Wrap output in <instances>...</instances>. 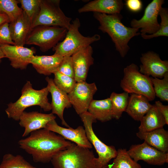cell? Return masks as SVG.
<instances>
[{
  "label": "cell",
  "instance_id": "6da1fadb",
  "mask_svg": "<svg viewBox=\"0 0 168 168\" xmlns=\"http://www.w3.org/2000/svg\"><path fill=\"white\" fill-rule=\"evenodd\" d=\"M28 137L19 141L20 147L32 156L35 162L47 163L60 151L72 143L45 128L31 132Z\"/></svg>",
  "mask_w": 168,
  "mask_h": 168
},
{
  "label": "cell",
  "instance_id": "7a4b0ae2",
  "mask_svg": "<svg viewBox=\"0 0 168 168\" xmlns=\"http://www.w3.org/2000/svg\"><path fill=\"white\" fill-rule=\"evenodd\" d=\"M93 16L99 23L98 29L107 33L114 43L116 50L124 58L130 49L128 44L133 37L140 35L139 29L127 27L121 22L120 13L108 15L93 12Z\"/></svg>",
  "mask_w": 168,
  "mask_h": 168
},
{
  "label": "cell",
  "instance_id": "3957f363",
  "mask_svg": "<svg viewBox=\"0 0 168 168\" xmlns=\"http://www.w3.org/2000/svg\"><path fill=\"white\" fill-rule=\"evenodd\" d=\"M49 92L46 86L40 90L33 89L29 81H27L21 90V95L14 103L7 105L5 110L8 117L18 121L22 113L27 107L38 105L45 111L51 110V103L49 102L48 95Z\"/></svg>",
  "mask_w": 168,
  "mask_h": 168
},
{
  "label": "cell",
  "instance_id": "277c9868",
  "mask_svg": "<svg viewBox=\"0 0 168 168\" xmlns=\"http://www.w3.org/2000/svg\"><path fill=\"white\" fill-rule=\"evenodd\" d=\"M92 150L76 144L56 154L51 162L54 168H96Z\"/></svg>",
  "mask_w": 168,
  "mask_h": 168
},
{
  "label": "cell",
  "instance_id": "5b68a950",
  "mask_svg": "<svg viewBox=\"0 0 168 168\" xmlns=\"http://www.w3.org/2000/svg\"><path fill=\"white\" fill-rule=\"evenodd\" d=\"M80 26L78 18L72 21L64 39L53 48L54 55L61 57L71 56L78 50L100 39V36L97 34L92 36L83 35L79 31Z\"/></svg>",
  "mask_w": 168,
  "mask_h": 168
},
{
  "label": "cell",
  "instance_id": "8992f818",
  "mask_svg": "<svg viewBox=\"0 0 168 168\" xmlns=\"http://www.w3.org/2000/svg\"><path fill=\"white\" fill-rule=\"evenodd\" d=\"M123 72L120 86L124 92L142 95L150 101L155 99L156 96L150 77L140 72L137 65L132 63L125 68Z\"/></svg>",
  "mask_w": 168,
  "mask_h": 168
},
{
  "label": "cell",
  "instance_id": "52a82bcc",
  "mask_svg": "<svg viewBox=\"0 0 168 168\" xmlns=\"http://www.w3.org/2000/svg\"><path fill=\"white\" fill-rule=\"evenodd\" d=\"M83 124L86 135L90 142L93 146L98 155L96 164V168L109 167V163L114 158L117 150L113 146H108L104 143L96 136L92 128V124L96 122V119L88 111L79 115Z\"/></svg>",
  "mask_w": 168,
  "mask_h": 168
},
{
  "label": "cell",
  "instance_id": "ba28073f",
  "mask_svg": "<svg viewBox=\"0 0 168 168\" xmlns=\"http://www.w3.org/2000/svg\"><path fill=\"white\" fill-rule=\"evenodd\" d=\"M67 31L65 28L57 26H37L32 29L25 44L37 45L41 51L45 52L62 41Z\"/></svg>",
  "mask_w": 168,
  "mask_h": 168
},
{
  "label": "cell",
  "instance_id": "9c48e42d",
  "mask_svg": "<svg viewBox=\"0 0 168 168\" xmlns=\"http://www.w3.org/2000/svg\"><path fill=\"white\" fill-rule=\"evenodd\" d=\"M59 0H41L39 12L32 22V28L40 25L57 26L68 30L72 18L66 16L60 7Z\"/></svg>",
  "mask_w": 168,
  "mask_h": 168
},
{
  "label": "cell",
  "instance_id": "30bf717a",
  "mask_svg": "<svg viewBox=\"0 0 168 168\" xmlns=\"http://www.w3.org/2000/svg\"><path fill=\"white\" fill-rule=\"evenodd\" d=\"M164 0H153L145 8L144 14L139 20L135 19L130 22L132 27L141 29V35L147 34L152 35L158 31L160 24L157 18L162 5L164 3Z\"/></svg>",
  "mask_w": 168,
  "mask_h": 168
},
{
  "label": "cell",
  "instance_id": "8fae6325",
  "mask_svg": "<svg viewBox=\"0 0 168 168\" xmlns=\"http://www.w3.org/2000/svg\"><path fill=\"white\" fill-rule=\"evenodd\" d=\"M97 90L95 82L89 83L86 81L77 82L73 89L68 95L72 105L78 114L80 115L87 111Z\"/></svg>",
  "mask_w": 168,
  "mask_h": 168
},
{
  "label": "cell",
  "instance_id": "7c38bea8",
  "mask_svg": "<svg viewBox=\"0 0 168 168\" xmlns=\"http://www.w3.org/2000/svg\"><path fill=\"white\" fill-rule=\"evenodd\" d=\"M127 151L131 157L137 162L142 160L148 164L157 166L168 163V152L161 151L145 142L132 145Z\"/></svg>",
  "mask_w": 168,
  "mask_h": 168
},
{
  "label": "cell",
  "instance_id": "4fadbf2b",
  "mask_svg": "<svg viewBox=\"0 0 168 168\" xmlns=\"http://www.w3.org/2000/svg\"><path fill=\"white\" fill-rule=\"evenodd\" d=\"M140 60L142 64L139 71L143 74L162 79L168 72V61L162 60L159 55L153 51L142 54Z\"/></svg>",
  "mask_w": 168,
  "mask_h": 168
},
{
  "label": "cell",
  "instance_id": "5bb4252c",
  "mask_svg": "<svg viewBox=\"0 0 168 168\" xmlns=\"http://www.w3.org/2000/svg\"><path fill=\"white\" fill-rule=\"evenodd\" d=\"M0 47L12 67L21 70L26 68L35 53L34 49L24 46L0 44Z\"/></svg>",
  "mask_w": 168,
  "mask_h": 168
},
{
  "label": "cell",
  "instance_id": "9a60e30c",
  "mask_svg": "<svg viewBox=\"0 0 168 168\" xmlns=\"http://www.w3.org/2000/svg\"><path fill=\"white\" fill-rule=\"evenodd\" d=\"M45 128L58 134L66 140L74 142L77 145L91 149L92 146L87 137L84 127L80 126L74 129L71 127L65 128L58 125L55 119L49 121Z\"/></svg>",
  "mask_w": 168,
  "mask_h": 168
},
{
  "label": "cell",
  "instance_id": "2e32d148",
  "mask_svg": "<svg viewBox=\"0 0 168 168\" xmlns=\"http://www.w3.org/2000/svg\"><path fill=\"white\" fill-rule=\"evenodd\" d=\"M93 50L91 45L78 50L72 56L76 82L86 81L90 67L94 64Z\"/></svg>",
  "mask_w": 168,
  "mask_h": 168
},
{
  "label": "cell",
  "instance_id": "e0dca14e",
  "mask_svg": "<svg viewBox=\"0 0 168 168\" xmlns=\"http://www.w3.org/2000/svg\"><path fill=\"white\" fill-rule=\"evenodd\" d=\"M45 80L47 82V87L52 96V113L57 115L61 119L63 125L68 128L70 127L63 117L64 109L72 106L68 94L59 89L55 85L53 79L47 77Z\"/></svg>",
  "mask_w": 168,
  "mask_h": 168
},
{
  "label": "cell",
  "instance_id": "ac0fdd59",
  "mask_svg": "<svg viewBox=\"0 0 168 168\" xmlns=\"http://www.w3.org/2000/svg\"><path fill=\"white\" fill-rule=\"evenodd\" d=\"M56 118V116L52 113L45 114L37 111H23L19 120L20 125L25 128L22 136L26 137L33 131L45 128L49 121Z\"/></svg>",
  "mask_w": 168,
  "mask_h": 168
},
{
  "label": "cell",
  "instance_id": "d6986e66",
  "mask_svg": "<svg viewBox=\"0 0 168 168\" xmlns=\"http://www.w3.org/2000/svg\"><path fill=\"white\" fill-rule=\"evenodd\" d=\"M32 22L23 11L15 20L9 23L11 36L15 45L24 46L32 29Z\"/></svg>",
  "mask_w": 168,
  "mask_h": 168
},
{
  "label": "cell",
  "instance_id": "ffe728a7",
  "mask_svg": "<svg viewBox=\"0 0 168 168\" xmlns=\"http://www.w3.org/2000/svg\"><path fill=\"white\" fill-rule=\"evenodd\" d=\"M121 0H95L89 2L79 8V13L88 12L108 15L120 13L124 6Z\"/></svg>",
  "mask_w": 168,
  "mask_h": 168
},
{
  "label": "cell",
  "instance_id": "44dd1931",
  "mask_svg": "<svg viewBox=\"0 0 168 168\" xmlns=\"http://www.w3.org/2000/svg\"><path fill=\"white\" fill-rule=\"evenodd\" d=\"M63 57L52 55L34 56L30 64L40 74L49 75L58 71Z\"/></svg>",
  "mask_w": 168,
  "mask_h": 168
},
{
  "label": "cell",
  "instance_id": "7402d4cb",
  "mask_svg": "<svg viewBox=\"0 0 168 168\" xmlns=\"http://www.w3.org/2000/svg\"><path fill=\"white\" fill-rule=\"evenodd\" d=\"M125 111L134 120L140 121L152 106L145 96L140 94H130Z\"/></svg>",
  "mask_w": 168,
  "mask_h": 168
},
{
  "label": "cell",
  "instance_id": "603a6c76",
  "mask_svg": "<svg viewBox=\"0 0 168 168\" xmlns=\"http://www.w3.org/2000/svg\"><path fill=\"white\" fill-rule=\"evenodd\" d=\"M137 136L149 145L163 152H168V132L163 128L147 132L138 131Z\"/></svg>",
  "mask_w": 168,
  "mask_h": 168
},
{
  "label": "cell",
  "instance_id": "cb8c5ba5",
  "mask_svg": "<svg viewBox=\"0 0 168 168\" xmlns=\"http://www.w3.org/2000/svg\"><path fill=\"white\" fill-rule=\"evenodd\" d=\"M140 121V124L138 130L142 132L162 128L166 124L165 119L154 104L152 105Z\"/></svg>",
  "mask_w": 168,
  "mask_h": 168
},
{
  "label": "cell",
  "instance_id": "d4e9b609",
  "mask_svg": "<svg viewBox=\"0 0 168 168\" xmlns=\"http://www.w3.org/2000/svg\"><path fill=\"white\" fill-rule=\"evenodd\" d=\"M87 111L96 120L102 122L113 119L112 104L110 98L101 100H93L89 106Z\"/></svg>",
  "mask_w": 168,
  "mask_h": 168
},
{
  "label": "cell",
  "instance_id": "484cf974",
  "mask_svg": "<svg viewBox=\"0 0 168 168\" xmlns=\"http://www.w3.org/2000/svg\"><path fill=\"white\" fill-rule=\"evenodd\" d=\"M129 94L124 92L121 93L112 92L110 96L112 104L113 119H119L125 111L129 98Z\"/></svg>",
  "mask_w": 168,
  "mask_h": 168
},
{
  "label": "cell",
  "instance_id": "4316f807",
  "mask_svg": "<svg viewBox=\"0 0 168 168\" xmlns=\"http://www.w3.org/2000/svg\"><path fill=\"white\" fill-rule=\"evenodd\" d=\"M111 168H142L138 162L129 156L126 149L117 150V154L114 158Z\"/></svg>",
  "mask_w": 168,
  "mask_h": 168
},
{
  "label": "cell",
  "instance_id": "83f0119b",
  "mask_svg": "<svg viewBox=\"0 0 168 168\" xmlns=\"http://www.w3.org/2000/svg\"><path fill=\"white\" fill-rule=\"evenodd\" d=\"M0 168H37L31 165L20 155L5 154L0 164Z\"/></svg>",
  "mask_w": 168,
  "mask_h": 168
},
{
  "label": "cell",
  "instance_id": "f1b7e54d",
  "mask_svg": "<svg viewBox=\"0 0 168 168\" xmlns=\"http://www.w3.org/2000/svg\"><path fill=\"white\" fill-rule=\"evenodd\" d=\"M18 0H0V12L6 14L10 22L16 19L22 13L23 11L19 7Z\"/></svg>",
  "mask_w": 168,
  "mask_h": 168
},
{
  "label": "cell",
  "instance_id": "f546056e",
  "mask_svg": "<svg viewBox=\"0 0 168 168\" xmlns=\"http://www.w3.org/2000/svg\"><path fill=\"white\" fill-rule=\"evenodd\" d=\"M155 96L161 101H168V72L162 79L150 77Z\"/></svg>",
  "mask_w": 168,
  "mask_h": 168
},
{
  "label": "cell",
  "instance_id": "4dcf8cb0",
  "mask_svg": "<svg viewBox=\"0 0 168 168\" xmlns=\"http://www.w3.org/2000/svg\"><path fill=\"white\" fill-rule=\"evenodd\" d=\"M54 74V78L53 80L56 86L67 94L70 92L77 82L74 78L63 74L58 71Z\"/></svg>",
  "mask_w": 168,
  "mask_h": 168
},
{
  "label": "cell",
  "instance_id": "1f68e13d",
  "mask_svg": "<svg viewBox=\"0 0 168 168\" xmlns=\"http://www.w3.org/2000/svg\"><path fill=\"white\" fill-rule=\"evenodd\" d=\"M161 18L160 28L158 31L152 35H141L144 39H150L159 36H168V9L167 8L162 7L159 13Z\"/></svg>",
  "mask_w": 168,
  "mask_h": 168
},
{
  "label": "cell",
  "instance_id": "d6a6232c",
  "mask_svg": "<svg viewBox=\"0 0 168 168\" xmlns=\"http://www.w3.org/2000/svg\"><path fill=\"white\" fill-rule=\"evenodd\" d=\"M21 8L32 22L38 15L41 0H19Z\"/></svg>",
  "mask_w": 168,
  "mask_h": 168
},
{
  "label": "cell",
  "instance_id": "836d02e7",
  "mask_svg": "<svg viewBox=\"0 0 168 168\" xmlns=\"http://www.w3.org/2000/svg\"><path fill=\"white\" fill-rule=\"evenodd\" d=\"M57 71L63 74L74 78V71L71 56L63 57Z\"/></svg>",
  "mask_w": 168,
  "mask_h": 168
},
{
  "label": "cell",
  "instance_id": "e575fe53",
  "mask_svg": "<svg viewBox=\"0 0 168 168\" xmlns=\"http://www.w3.org/2000/svg\"><path fill=\"white\" fill-rule=\"evenodd\" d=\"M0 44L15 45L11 37L9 23L0 25Z\"/></svg>",
  "mask_w": 168,
  "mask_h": 168
},
{
  "label": "cell",
  "instance_id": "d590c367",
  "mask_svg": "<svg viewBox=\"0 0 168 168\" xmlns=\"http://www.w3.org/2000/svg\"><path fill=\"white\" fill-rule=\"evenodd\" d=\"M125 1L127 8L132 12H139L142 9V3L140 0H126Z\"/></svg>",
  "mask_w": 168,
  "mask_h": 168
},
{
  "label": "cell",
  "instance_id": "8d00e7d4",
  "mask_svg": "<svg viewBox=\"0 0 168 168\" xmlns=\"http://www.w3.org/2000/svg\"><path fill=\"white\" fill-rule=\"evenodd\" d=\"M165 119L166 124H168V106L163 105L159 101H155L154 104Z\"/></svg>",
  "mask_w": 168,
  "mask_h": 168
},
{
  "label": "cell",
  "instance_id": "74e56055",
  "mask_svg": "<svg viewBox=\"0 0 168 168\" xmlns=\"http://www.w3.org/2000/svg\"><path fill=\"white\" fill-rule=\"evenodd\" d=\"M6 22H10L9 18L5 13L0 12V25Z\"/></svg>",
  "mask_w": 168,
  "mask_h": 168
},
{
  "label": "cell",
  "instance_id": "f35d334b",
  "mask_svg": "<svg viewBox=\"0 0 168 168\" xmlns=\"http://www.w3.org/2000/svg\"><path fill=\"white\" fill-rule=\"evenodd\" d=\"M4 58H5V56L0 47V63L1 62L2 59Z\"/></svg>",
  "mask_w": 168,
  "mask_h": 168
}]
</instances>
